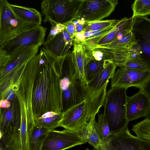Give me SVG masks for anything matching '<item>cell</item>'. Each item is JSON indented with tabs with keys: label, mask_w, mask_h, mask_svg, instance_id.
<instances>
[{
	"label": "cell",
	"mask_w": 150,
	"mask_h": 150,
	"mask_svg": "<svg viewBox=\"0 0 150 150\" xmlns=\"http://www.w3.org/2000/svg\"><path fill=\"white\" fill-rule=\"evenodd\" d=\"M39 54L33 95L34 119L49 111H62L59 58L44 47L41 49Z\"/></svg>",
	"instance_id": "6da1fadb"
},
{
	"label": "cell",
	"mask_w": 150,
	"mask_h": 150,
	"mask_svg": "<svg viewBox=\"0 0 150 150\" xmlns=\"http://www.w3.org/2000/svg\"><path fill=\"white\" fill-rule=\"evenodd\" d=\"M38 47L23 48L10 55L5 65L0 67V96L10 89L16 91L28 62L37 54Z\"/></svg>",
	"instance_id": "7a4b0ae2"
},
{
	"label": "cell",
	"mask_w": 150,
	"mask_h": 150,
	"mask_svg": "<svg viewBox=\"0 0 150 150\" xmlns=\"http://www.w3.org/2000/svg\"><path fill=\"white\" fill-rule=\"evenodd\" d=\"M116 67L113 62L106 59L104 69L86 84L85 100L87 108L88 122L95 117L100 108L104 106L107 93V87Z\"/></svg>",
	"instance_id": "3957f363"
},
{
	"label": "cell",
	"mask_w": 150,
	"mask_h": 150,
	"mask_svg": "<svg viewBox=\"0 0 150 150\" xmlns=\"http://www.w3.org/2000/svg\"><path fill=\"white\" fill-rule=\"evenodd\" d=\"M127 89L111 88L107 93L103 114L112 135L127 127L129 123L126 116Z\"/></svg>",
	"instance_id": "277c9868"
},
{
	"label": "cell",
	"mask_w": 150,
	"mask_h": 150,
	"mask_svg": "<svg viewBox=\"0 0 150 150\" xmlns=\"http://www.w3.org/2000/svg\"><path fill=\"white\" fill-rule=\"evenodd\" d=\"M40 57L39 54H37L28 62L18 89L15 92L20 109L21 121L34 123L32 108L33 95Z\"/></svg>",
	"instance_id": "5b68a950"
},
{
	"label": "cell",
	"mask_w": 150,
	"mask_h": 150,
	"mask_svg": "<svg viewBox=\"0 0 150 150\" xmlns=\"http://www.w3.org/2000/svg\"><path fill=\"white\" fill-rule=\"evenodd\" d=\"M47 30L41 25H34L19 30L0 42V49L10 55L23 48L39 47L45 42Z\"/></svg>",
	"instance_id": "8992f818"
},
{
	"label": "cell",
	"mask_w": 150,
	"mask_h": 150,
	"mask_svg": "<svg viewBox=\"0 0 150 150\" xmlns=\"http://www.w3.org/2000/svg\"><path fill=\"white\" fill-rule=\"evenodd\" d=\"M11 102L9 108H0V140L4 147L14 149L21 125V114L16 96Z\"/></svg>",
	"instance_id": "52a82bcc"
},
{
	"label": "cell",
	"mask_w": 150,
	"mask_h": 150,
	"mask_svg": "<svg viewBox=\"0 0 150 150\" xmlns=\"http://www.w3.org/2000/svg\"><path fill=\"white\" fill-rule=\"evenodd\" d=\"M82 0H44L41 2L44 23L64 24L74 20Z\"/></svg>",
	"instance_id": "ba28073f"
},
{
	"label": "cell",
	"mask_w": 150,
	"mask_h": 150,
	"mask_svg": "<svg viewBox=\"0 0 150 150\" xmlns=\"http://www.w3.org/2000/svg\"><path fill=\"white\" fill-rule=\"evenodd\" d=\"M118 4L117 0H82L74 19L86 22L101 20L109 16Z\"/></svg>",
	"instance_id": "9c48e42d"
},
{
	"label": "cell",
	"mask_w": 150,
	"mask_h": 150,
	"mask_svg": "<svg viewBox=\"0 0 150 150\" xmlns=\"http://www.w3.org/2000/svg\"><path fill=\"white\" fill-rule=\"evenodd\" d=\"M85 143L76 132L66 129L62 131L50 130L41 150H65Z\"/></svg>",
	"instance_id": "30bf717a"
},
{
	"label": "cell",
	"mask_w": 150,
	"mask_h": 150,
	"mask_svg": "<svg viewBox=\"0 0 150 150\" xmlns=\"http://www.w3.org/2000/svg\"><path fill=\"white\" fill-rule=\"evenodd\" d=\"M132 32L139 49L140 58L150 69V19L134 18Z\"/></svg>",
	"instance_id": "8fae6325"
},
{
	"label": "cell",
	"mask_w": 150,
	"mask_h": 150,
	"mask_svg": "<svg viewBox=\"0 0 150 150\" xmlns=\"http://www.w3.org/2000/svg\"><path fill=\"white\" fill-rule=\"evenodd\" d=\"M150 77V69L145 71L119 67L111 79V87L128 88L135 87L140 89Z\"/></svg>",
	"instance_id": "7c38bea8"
},
{
	"label": "cell",
	"mask_w": 150,
	"mask_h": 150,
	"mask_svg": "<svg viewBox=\"0 0 150 150\" xmlns=\"http://www.w3.org/2000/svg\"><path fill=\"white\" fill-rule=\"evenodd\" d=\"M110 143L114 150H150V140L133 136L127 127L112 134Z\"/></svg>",
	"instance_id": "4fadbf2b"
},
{
	"label": "cell",
	"mask_w": 150,
	"mask_h": 150,
	"mask_svg": "<svg viewBox=\"0 0 150 150\" xmlns=\"http://www.w3.org/2000/svg\"><path fill=\"white\" fill-rule=\"evenodd\" d=\"M88 122L87 110L85 100L63 112L59 127L77 132Z\"/></svg>",
	"instance_id": "5bb4252c"
},
{
	"label": "cell",
	"mask_w": 150,
	"mask_h": 150,
	"mask_svg": "<svg viewBox=\"0 0 150 150\" xmlns=\"http://www.w3.org/2000/svg\"><path fill=\"white\" fill-rule=\"evenodd\" d=\"M150 107V98L141 89L133 95L127 96L126 116L129 122L145 117Z\"/></svg>",
	"instance_id": "9a60e30c"
},
{
	"label": "cell",
	"mask_w": 150,
	"mask_h": 150,
	"mask_svg": "<svg viewBox=\"0 0 150 150\" xmlns=\"http://www.w3.org/2000/svg\"><path fill=\"white\" fill-rule=\"evenodd\" d=\"M86 94V85L77 78L62 93V112L85 100Z\"/></svg>",
	"instance_id": "2e32d148"
},
{
	"label": "cell",
	"mask_w": 150,
	"mask_h": 150,
	"mask_svg": "<svg viewBox=\"0 0 150 150\" xmlns=\"http://www.w3.org/2000/svg\"><path fill=\"white\" fill-rule=\"evenodd\" d=\"M75 42L64 29L51 39L46 40L43 44L44 48L58 57L65 55Z\"/></svg>",
	"instance_id": "e0dca14e"
},
{
	"label": "cell",
	"mask_w": 150,
	"mask_h": 150,
	"mask_svg": "<svg viewBox=\"0 0 150 150\" xmlns=\"http://www.w3.org/2000/svg\"><path fill=\"white\" fill-rule=\"evenodd\" d=\"M80 137L97 150H102V142L98 135L95 117L76 132Z\"/></svg>",
	"instance_id": "ac0fdd59"
},
{
	"label": "cell",
	"mask_w": 150,
	"mask_h": 150,
	"mask_svg": "<svg viewBox=\"0 0 150 150\" xmlns=\"http://www.w3.org/2000/svg\"><path fill=\"white\" fill-rule=\"evenodd\" d=\"M72 52L76 71V77L81 80L86 85L85 78L86 49L81 42L75 41Z\"/></svg>",
	"instance_id": "d6986e66"
},
{
	"label": "cell",
	"mask_w": 150,
	"mask_h": 150,
	"mask_svg": "<svg viewBox=\"0 0 150 150\" xmlns=\"http://www.w3.org/2000/svg\"><path fill=\"white\" fill-rule=\"evenodd\" d=\"M9 6L18 17L29 23L36 25H40L42 17L40 12L36 9L25 6L11 4Z\"/></svg>",
	"instance_id": "ffe728a7"
},
{
	"label": "cell",
	"mask_w": 150,
	"mask_h": 150,
	"mask_svg": "<svg viewBox=\"0 0 150 150\" xmlns=\"http://www.w3.org/2000/svg\"><path fill=\"white\" fill-rule=\"evenodd\" d=\"M63 116L62 112L49 111L40 117L34 118L35 125L45 127L50 130L54 129L59 127Z\"/></svg>",
	"instance_id": "44dd1931"
},
{
	"label": "cell",
	"mask_w": 150,
	"mask_h": 150,
	"mask_svg": "<svg viewBox=\"0 0 150 150\" xmlns=\"http://www.w3.org/2000/svg\"><path fill=\"white\" fill-rule=\"evenodd\" d=\"M123 67L143 71L150 69L140 58L139 49L137 43L129 51L127 60Z\"/></svg>",
	"instance_id": "7402d4cb"
},
{
	"label": "cell",
	"mask_w": 150,
	"mask_h": 150,
	"mask_svg": "<svg viewBox=\"0 0 150 150\" xmlns=\"http://www.w3.org/2000/svg\"><path fill=\"white\" fill-rule=\"evenodd\" d=\"M133 19L132 17L129 18L125 17L120 20L114 28L99 41L97 46L108 44L114 41L120 33L132 26Z\"/></svg>",
	"instance_id": "603a6c76"
},
{
	"label": "cell",
	"mask_w": 150,
	"mask_h": 150,
	"mask_svg": "<svg viewBox=\"0 0 150 150\" xmlns=\"http://www.w3.org/2000/svg\"><path fill=\"white\" fill-rule=\"evenodd\" d=\"M50 130L41 126L35 125L29 140V150H41L47 133Z\"/></svg>",
	"instance_id": "cb8c5ba5"
},
{
	"label": "cell",
	"mask_w": 150,
	"mask_h": 150,
	"mask_svg": "<svg viewBox=\"0 0 150 150\" xmlns=\"http://www.w3.org/2000/svg\"><path fill=\"white\" fill-rule=\"evenodd\" d=\"M106 59L101 61L92 59L85 63L84 75L86 84L93 79L104 69Z\"/></svg>",
	"instance_id": "d4e9b609"
},
{
	"label": "cell",
	"mask_w": 150,
	"mask_h": 150,
	"mask_svg": "<svg viewBox=\"0 0 150 150\" xmlns=\"http://www.w3.org/2000/svg\"><path fill=\"white\" fill-rule=\"evenodd\" d=\"M97 128L98 135L103 144L110 141L112 134L103 114H98Z\"/></svg>",
	"instance_id": "484cf974"
},
{
	"label": "cell",
	"mask_w": 150,
	"mask_h": 150,
	"mask_svg": "<svg viewBox=\"0 0 150 150\" xmlns=\"http://www.w3.org/2000/svg\"><path fill=\"white\" fill-rule=\"evenodd\" d=\"M132 17L150 16V0H136L131 6Z\"/></svg>",
	"instance_id": "4316f807"
},
{
	"label": "cell",
	"mask_w": 150,
	"mask_h": 150,
	"mask_svg": "<svg viewBox=\"0 0 150 150\" xmlns=\"http://www.w3.org/2000/svg\"><path fill=\"white\" fill-rule=\"evenodd\" d=\"M119 20L112 19L91 22L85 21L83 31L85 32L98 30L115 25Z\"/></svg>",
	"instance_id": "83f0119b"
},
{
	"label": "cell",
	"mask_w": 150,
	"mask_h": 150,
	"mask_svg": "<svg viewBox=\"0 0 150 150\" xmlns=\"http://www.w3.org/2000/svg\"><path fill=\"white\" fill-rule=\"evenodd\" d=\"M9 4L6 0H0V29L16 16L10 8Z\"/></svg>",
	"instance_id": "f1b7e54d"
},
{
	"label": "cell",
	"mask_w": 150,
	"mask_h": 150,
	"mask_svg": "<svg viewBox=\"0 0 150 150\" xmlns=\"http://www.w3.org/2000/svg\"><path fill=\"white\" fill-rule=\"evenodd\" d=\"M132 130L137 136L150 140V121L145 118L133 125Z\"/></svg>",
	"instance_id": "f546056e"
},
{
	"label": "cell",
	"mask_w": 150,
	"mask_h": 150,
	"mask_svg": "<svg viewBox=\"0 0 150 150\" xmlns=\"http://www.w3.org/2000/svg\"><path fill=\"white\" fill-rule=\"evenodd\" d=\"M50 23L51 26L47 40H49L52 38L65 29V26L64 24L55 23L53 22Z\"/></svg>",
	"instance_id": "4dcf8cb0"
},
{
	"label": "cell",
	"mask_w": 150,
	"mask_h": 150,
	"mask_svg": "<svg viewBox=\"0 0 150 150\" xmlns=\"http://www.w3.org/2000/svg\"><path fill=\"white\" fill-rule=\"evenodd\" d=\"M65 29L72 38L74 39L75 34L76 33V25L73 20L69 21L64 24Z\"/></svg>",
	"instance_id": "1f68e13d"
},
{
	"label": "cell",
	"mask_w": 150,
	"mask_h": 150,
	"mask_svg": "<svg viewBox=\"0 0 150 150\" xmlns=\"http://www.w3.org/2000/svg\"><path fill=\"white\" fill-rule=\"evenodd\" d=\"M10 55H7L3 50L0 49V67L5 65Z\"/></svg>",
	"instance_id": "d6a6232c"
},
{
	"label": "cell",
	"mask_w": 150,
	"mask_h": 150,
	"mask_svg": "<svg viewBox=\"0 0 150 150\" xmlns=\"http://www.w3.org/2000/svg\"><path fill=\"white\" fill-rule=\"evenodd\" d=\"M140 89L150 98V77L145 82Z\"/></svg>",
	"instance_id": "836d02e7"
},
{
	"label": "cell",
	"mask_w": 150,
	"mask_h": 150,
	"mask_svg": "<svg viewBox=\"0 0 150 150\" xmlns=\"http://www.w3.org/2000/svg\"><path fill=\"white\" fill-rule=\"evenodd\" d=\"M11 101L6 100L3 99L0 100V107L1 108H8L11 105Z\"/></svg>",
	"instance_id": "e575fe53"
},
{
	"label": "cell",
	"mask_w": 150,
	"mask_h": 150,
	"mask_svg": "<svg viewBox=\"0 0 150 150\" xmlns=\"http://www.w3.org/2000/svg\"><path fill=\"white\" fill-rule=\"evenodd\" d=\"M102 150H114L111 146L110 141L109 142L103 144Z\"/></svg>",
	"instance_id": "d590c367"
},
{
	"label": "cell",
	"mask_w": 150,
	"mask_h": 150,
	"mask_svg": "<svg viewBox=\"0 0 150 150\" xmlns=\"http://www.w3.org/2000/svg\"><path fill=\"white\" fill-rule=\"evenodd\" d=\"M0 150H15L12 148H6L0 145Z\"/></svg>",
	"instance_id": "8d00e7d4"
},
{
	"label": "cell",
	"mask_w": 150,
	"mask_h": 150,
	"mask_svg": "<svg viewBox=\"0 0 150 150\" xmlns=\"http://www.w3.org/2000/svg\"><path fill=\"white\" fill-rule=\"evenodd\" d=\"M145 118H146L150 121V107L146 113L145 116Z\"/></svg>",
	"instance_id": "74e56055"
},
{
	"label": "cell",
	"mask_w": 150,
	"mask_h": 150,
	"mask_svg": "<svg viewBox=\"0 0 150 150\" xmlns=\"http://www.w3.org/2000/svg\"><path fill=\"white\" fill-rule=\"evenodd\" d=\"M85 150H90L88 148H87Z\"/></svg>",
	"instance_id": "f35d334b"
},
{
	"label": "cell",
	"mask_w": 150,
	"mask_h": 150,
	"mask_svg": "<svg viewBox=\"0 0 150 150\" xmlns=\"http://www.w3.org/2000/svg\"><path fill=\"white\" fill-rule=\"evenodd\" d=\"M149 16V17H148L150 19V16Z\"/></svg>",
	"instance_id": "ab89813d"
}]
</instances>
